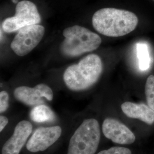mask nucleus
<instances>
[{
  "mask_svg": "<svg viewBox=\"0 0 154 154\" xmlns=\"http://www.w3.org/2000/svg\"><path fill=\"white\" fill-rule=\"evenodd\" d=\"M94 29L111 37L125 35L134 31L138 23L137 16L131 11L114 8H105L96 11L92 18Z\"/></svg>",
  "mask_w": 154,
  "mask_h": 154,
  "instance_id": "f257e3e1",
  "label": "nucleus"
},
{
  "mask_svg": "<svg viewBox=\"0 0 154 154\" xmlns=\"http://www.w3.org/2000/svg\"><path fill=\"white\" fill-rule=\"evenodd\" d=\"M102 71L103 65L100 57L91 54L78 64L68 67L63 74V81L72 91H82L97 82Z\"/></svg>",
  "mask_w": 154,
  "mask_h": 154,
  "instance_id": "f03ea898",
  "label": "nucleus"
},
{
  "mask_svg": "<svg viewBox=\"0 0 154 154\" xmlns=\"http://www.w3.org/2000/svg\"><path fill=\"white\" fill-rule=\"evenodd\" d=\"M65 39L61 44L62 53L67 57H77L99 48L102 39L97 34L78 25L66 28L63 32Z\"/></svg>",
  "mask_w": 154,
  "mask_h": 154,
  "instance_id": "7ed1b4c3",
  "label": "nucleus"
},
{
  "mask_svg": "<svg viewBox=\"0 0 154 154\" xmlns=\"http://www.w3.org/2000/svg\"><path fill=\"white\" fill-rule=\"evenodd\" d=\"M100 139L98 122L93 118L86 119L70 138L67 154H95Z\"/></svg>",
  "mask_w": 154,
  "mask_h": 154,
  "instance_id": "20e7f679",
  "label": "nucleus"
},
{
  "mask_svg": "<svg viewBox=\"0 0 154 154\" xmlns=\"http://www.w3.org/2000/svg\"><path fill=\"white\" fill-rule=\"evenodd\" d=\"M40 22L41 16L37 6L31 1L23 0L17 3L16 14L4 20L2 28L6 33H12L26 26L39 24Z\"/></svg>",
  "mask_w": 154,
  "mask_h": 154,
  "instance_id": "39448f33",
  "label": "nucleus"
},
{
  "mask_svg": "<svg viewBox=\"0 0 154 154\" xmlns=\"http://www.w3.org/2000/svg\"><path fill=\"white\" fill-rule=\"evenodd\" d=\"M44 33V27L39 24L21 28L11 42V49L18 56L26 55L39 44Z\"/></svg>",
  "mask_w": 154,
  "mask_h": 154,
  "instance_id": "423d86ee",
  "label": "nucleus"
},
{
  "mask_svg": "<svg viewBox=\"0 0 154 154\" xmlns=\"http://www.w3.org/2000/svg\"><path fill=\"white\" fill-rule=\"evenodd\" d=\"M61 134V127L58 126L37 128L28 140L26 149L32 152L45 151L58 140Z\"/></svg>",
  "mask_w": 154,
  "mask_h": 154,
  "instance_id": "0eeeda50",
  "label": "nucleus"
},
{
  "mask_svg": "<svg viewBox=\"0 0 154 154\" xmlns=\"http://www.w3.org/2000/svg\"><path fill=\"white\" fill-rule=\"evenodd\" d=\"M14 95L17 100L29 106L43 105L44 98L51 101L53 99V93L48 86L39 84L32 88L27 86H20L15 89Z\"/></svg>",
  "mask_w": 154,
  "mask_h": 154,
  "instance_id": "6e6552de",
  "label": "nucleus"
},
{
  "mask_svg": "<svg viewBox=\"0 0 154 154\" xmlns=\"http://www.w3.org/2000/svg\"><path fill=\"white\" fill-rule=\"evenodd\" d=\"M102 131L106 138L117 144H130L135 140L134 133L115 119L106 118L102 125Z\"/></svg>",
  "mask_w": 154,
  "mask_h": 154,
  "instance_id": "1a4fd4ad",
  "label": "nucleus"
},
{
  "mask_svg": "<svg viewBox=\"0 0 154 154\" xmlns=\"http://www.w3.org/2000/svg\"><path fill=\"white\" fill-rule=\"evenodd\" d=\"M32 130L33 126L30 122H20L15 127L12 136L2 147V154H20Z\"/></svg>",
  "mask_w": 154,
  "mask_h": 154,
  "instance_id": "9d476101",
  "label": "nucleus"
},
{
  "mask_svg": "<svg viewBox=\"0 0 154 154\" xmlns=\"http://www.w3.org/2000/svg\"><path fill=\"white\" fill-rule=\"evenodd\" d=\"M123 113L128 117L138 119L148 125L154 123V110L143 103L126 102L121 105Z\"/></svg>",
  "mask_w": 154,
  "mask_h": 154,
  "instance_id": "9b49d317",
  "label": "nucleus"
},
{
  "mask_svg": "<svg viewBox=\"0 0 154 154\" xmlns=\"http://www.w3.org/2000/svg\"><path fill=\"white\" fill-rule=\"evenodd\" d=\"M30 119L37 123H44L53 121L55 114L49 107L45 105H40L34 107L30 113Z\"/></svg>",
  "mask_w": 154,
  "mask_h": 154,
  "instance_id": "f8f14e48",
  "label": "nucleus"
},
{
  "mask_svg": "<svg viewBox=\"0 0 154 154\" xmlns=\"http://www.w3.org/2000/svg\"><path fill=\"white\" fill-rule=\"evenodd\" d=\"M137 51L139 69L142 71L147 70L150 65V57L147 45L144 43H138L137 45Z\"/></svg>",
  "mask_w": 154,
  "mask_h": 154,
  "instance_id": "ddd939ff",
  "label": "nucleus"
},
{
  "mask_svg": "<svg viewBox=\"0 0 154 154\" xmlns=\"http://www.w3.org/2000/svg\"><path fill=\"white\" fill-rule=\"evenodd\" d=\"M145 94L148 106L154 110V75H149L145 85Z\"/></svg>",
  "mask_w": 154,
  "mask_h": 154,
  "instance_id": "4468645a",
  "label": "nucleus"
},
{
  "mask_svg": "<svg viewBox=\"0 0 154 154\" xmlns=\"http://www.w3.org/2000/svg\"><path fill=\"white\" fill-rule=\"evenodd\" d=\"M98 154H131L130 149L122 147H113L100 151Z\"/></svg>",
  "mask_w": 154,
  "mask_h": 154,
  "instance_id": "2eb2a0df",
  "label": "nucleus"
},
{
  "mask_svg": "<svg viewBox=\"0 0 154 154\" xmlns=\"http://www.w3.org/2000/svg\"><path fill=\"white\" fill-rule=\"evenodd\" d=\"M9 95L5 91L0 93V112L2 113L6 111L9 105Z\"/></svg>",
  "mask_w": 154,
  "mask_h": 154,
  "instance_id": "dca6fc26",
  "label": "nucleus"
},
{
  "mask_svg": "<svg viewBox=\"0 0 154 154\" xmlns=\"http://www.w3.org/2000/svg\"><path fill=\"white\" fill-rule=\"evenodd\" d=\"M8 123V119L5 116H0V131H2L4 128L5 127Z\"/></svg>",
  "mask_w": 154,
  "mask_h": 154,
  "instance_id": "f3484780",
  "label": "nucleus"
},
{
  "mask_svg": "<svg viewBox=\"0 0 154 154\" xmlns=\"http://www.w3.org/2000/svg\"><path fill=\"white\" fill-rule=\"evenodd\" d=\"M12 1L14 3H17L18 2V0H12Z\"/></svg>",
  "mask_w": 154,
  "mask_h": 154,
  "instance_id": "a211bd4d",
  "label": "nucleus"
}]
</instances>
